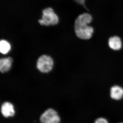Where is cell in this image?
<instances>
[{"label": "cell", "instance_id": "cell-1", "mask_svg": "<svg viewBox=\"0 0 123 123\" xmlns=\"http://www.w3.org/2000/svg\"><path fill=\"white\" fill-rule=\"evenodd\" d=\"M92 20V16L88 13L82 14L77 18L75 21V32L79 38L87 40L92 37L93 29L88 25Z\"/></svg>", "mask_w": 123, "mask_h": 123}, {"label": "cell", "instance_id": "cell-2", "mask_svg": "<svg viewBox=\"0 0 123 123\" xmlns=\"http://www.w3.org/2000/svg\"><path fill=\"white\" fill-rule=\"evenodd\" d=\"M59 21L58 17L51 8L44 9L43 11L42 18L39 20L41 25L49 26L57 24Z\"/></svg>", "mask_w": 123, "mask_h": 123}, {"label": "cell", "instance_id": "cell-3", "mask_svg": "<svg viewBox=\"0 0 123 123\" xmlns=\"http://www.w3.org/2000/svg\"><path fill=\"white\" fill-rule=\"evenodd\" d=\"M53 65L52 59L46 55L41 56L37 62V68L42 73H47L50 72L53 68Z\"/></svg>", "mask_w": 123, "mask_h": 123}, {"label": "cell", "instance_id": "cell-4", "mask_svg": "<svg viewBox=\"0 0 123 123\" xmlns=\"http://www.w3.org/2000/svg\"><path fill=\"white\" fill-rule=\"evenodd\" d=\"M40 120L41 123H59L60 118L55 110L49 108L41 115Z\"/></svg>", "mask_w": 123, "mask_h": 123}, {"label": "cell", "instance_id": "cell-5", "mask_svg": "<svg viewBox=\"0 0 123 123\" xmlns=\"http://www.w3.org/2000/svg\"><path fill=\"white\" fill-rule=\"evenodd\" d=\"M1 111L2 115L6 118L13 116L15 114L13 105L9 102H5L2 104Z\"/></svg>", "mask_w": 123, "mask_h": 123}, {"label": "cell", "instance_id": "cell-6", "mask_svg": "<svg viewBox=\"0 0 123 123\" xmlns=\"http://www.w3.org/2000/svg\"><path fill=\"white\" fill-rule=\"evenodd\" d=\"M111 97L115 100H120L123 97V88L117 86H112L111 89Z\"/></svg>", "mask_w": 123, "mask_h": 123}, {"label": "cell", "instance_id": "cell-7", "mask_svg": "<svg viewBox=\"0 0 123 123\" xmlns=\"http://www.w3.org/2000/svg\"><path fill=\"white\" fill-rule=\"evenodd\" d=\"M12 61V59L10 57L1 59L0 60V70L1 72L4 73L8 71L11 68Z\"/></svg>", "mask_w": 123, "mask_h": 123}, {"label": "cell", "instance_id": "cell-8", "mask_svg": "<svg viewBox=\"0 0 123 123\" xmlns=\"http://www.w3.org/2000/svg\"><path fill=\"white\" fill-rule=\"evenodd\" d=\"M108 44L110 48L115 50H120L122 47V43L120 38L115 36L109 39Z\"/></svg>", "mask_w": 123, "mask_h": 123}, {"label": "cell", "instance_id": "cell-9", "mask_svg": "<svg viewBox=\"0 0 123 123\" xmlns=\"http://www.w3.org/2000/svg\"><path fill=\"white\" fill-rule=\"evenodd\" d=\"M11 49V46L6 40H2L0 42V51L3 54H7Z\"/></svg>", "mask_w": 123, "mask_h": 123}, {"label": "cell", "instance_id": "cell-10", "mask_svg": "<svg viewBox=\"0 0 123 123\" xmlns=\"http://www.w3.org/2000/svg\"><path fill=\"white\" fill-rule=\"evenodd\" d=\"M94 123H109L106 119L103 117L98 118L95 121Z\"/></svg>", "mask_w": 123, "mask_h": 123}, {"label": "cell", "instance_id": "cell-11", "mask_svg": "<svg viewBox=\"0 0 123 123\" xmlns=\"http://www.w3.org/2000/svg\"><path fill=\"white\" fill-rule=\"evenodd\" d=\"M77 3L80 4L84 6L85 8H86L85 3L86 0H74Z\"/></svg>", "mask_w": 123, "mask_h": 123}, {"label": "cell", "instance_id": "cell-12", "mask_svg": "<svg viewBox=\"0 0 123 123\" xmlns=\"http://www.w3.org/2000/svg\"></svg>", "mask_w": 123, "mask_h": 123}]
</instances>
